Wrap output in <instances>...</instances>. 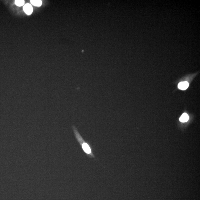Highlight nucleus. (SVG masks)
<instances>
[{"label": "nucleus", "mask_w": 200, "mask_h": 200, "mask_svg": "<svg viewBox=\"0 0 200 200\" xmlns=\"http://www.w3.org/2000/svg\"><path fill=\"white\" fill-rule=\"evenodd\" d=\"M23 9L25 13L28 15L31 14L33 12V8L31 5L29 4H26L25 5Z\"/></svg>", "instance_id": "nucleus-1"}, {"label": "nucleus", "mask_w": 200, "mask_h": 200, "mask_svg": "<svg viewBox=\"0 0 200 200\" xmlns=\"http://www.w3.org/2000/svg\"><path fill=\"white\" fill-rule=\"evenodd\" d=\"M189 86V84L187 82H180L178 85V87L180 89L185 90L188 88Z\"/></svg>", "instance_id": "nucleus-2"}, {"label": "nucleus", "mask_w": 200, "mask_h": 200, "mask_svg": "<svg viewBox=\"0 0 200 200\" xmlns=\"http://www.w3.org/2000/svg\"><path fill=\"white\" fill-rule=\"evenodd\" d=\"M82 147L83 150L88 154H91V150L89 146L86 143H84L82 145Z\"/></svg>", "instance_id": "nucleus-3"}, {"label": "nucleus", "mask_w": 200, "mask_h": 200, "mask_svg": "<svg viewBox=\"0 0 200 200\" xmlns=\"http://www.w3.org/2000/svg\"><path fill=\"white\" fill-rule=\"evenodd\" d=\"M189 119L188 114L186 113H184L182 114L179 119V121L182 122H186L188 121Z\"/></svg>", "instance_id": "nucleus-4"}, {"label": "nucleus", "mask_w": 200, "mask_h": 200, "mask_svg": "<svg viewBox=\"0 0 200 200\" xmlns=\"http://www.w3.org/2000/svg\"><path fill=\"white\" fill-rule=\"evenodd\" d=\"M30 2L32 5L36 6H40L42 4V2L41 0H32Z\"/></svg>", "instance_id": "nucleus-5"}, {"label": "nucleus", "mask_w": 200, "mask_h": 200, "mask_svg": "<svg viewBox=\"0 0 200 200\" xmlns=\"http://www.w3.org/2000/svg\"><path fill=\"white\" fill-rule=\"evenodd\" d=\"M15 4L18 6H21L25 4V1L22 0H17L15 1Z\"/></svg>", "instance_id": "nucleus-6"}]
</instances>
